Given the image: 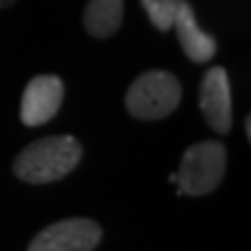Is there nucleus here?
<instances>
[{"mask_svg":"<svg viewBox=\"0 0 251 251\" xmlns=\"http://www.w3.org/2000/svg\"><path fill=\"white\" fill-rule=\"evenodd\" d=\"M84 149L72 135H49L24 147L12 170L26 184H51L63 179L79 165Z\"/></svg>","mask_w":251,"mask_h":251,"instance_id":"nucleus-1","label":"nucleus"},{"mask_svg":"<svg viewBox=\"0 0 251 251\" xmlns=\"http://www.w3.org/2000/svg\"><path fill=\"white\" fill-rule=\"evenodd\" d=\"M181 102V84L170 70H147L126 91V109L140 121L170 117Z\"/></svg>","mask_w":251,"mask_h":251,"instance_id":"nucleus-2","label":"nucleus"},{"mask_svg":"<svg viewBox=\"0 0 251 251\" xmlns=\"http://www.w3.org/2000/svg\"><path fill=\"white\" fill-rule=\"evenodd\" d=\"M226 147L219 140H202L191 144L179 163L177 186L186 196H207L212 193L226 175Z\"/></svg>","mask_w":251,"mask_h":251,"instance_id":"nucleus-3","label":"nucleus"},{"mask_svg":"<svg viewBox=\"0 0 251 251\" xmlns=\"http://www.w3.org/2000/svg\"><path fill=\"white\" fill-rule=\"evenodd\" d=\"M102 240V228L93 219H61L42 228L26 251H93Z\"/></svg>","mask_w":251,"mask_h":251,"instance_id":"nucleus-4","label":"nucleus"},{"mask_svg":"<svg viewBox=\"0 0 251 251\" xmlns=\"http://www.w3.org/2000/svg\"><path fill=\"white\" fill-rule=\"evenodd\" d=\"M63 93H65V86L61 77L56 75L33 77L24 89V98H21V112H19L21 124L28 128L49 124L61 109Z\"/></svg>","mask_w":251,"mask_h":251,"instance_id":"nucleus-5","label":"nucleus"},{"mask_svg":"<svg viewBox=\"0 0 251 251\" xmlns=\"http://www.w3.org/2000/svg\"><path fill=\"white\" fill-rule=\"evenodd\" d=\"M200 112L214 133H230V128H233L230 81H228V72L219 65L205 70L202 79H200Z\"/></svg>","mask_w":251,"mask_h":251,"instance_id":"nucleus-6","label":"nucleus"},{"mask_svg":"<svg viewBox=\"0 0 251 251\" xmlns=\"http://www.w3.org/2000/svg\"><path fill=\"white\" fill-rule=\"evenodd\" d=\"M172 28H175V33H177V40H179V45H181V49H184V54H186L188 61L207 63L216 56L219 42H216L214 35L205 33L202 28L198 26L193 7L188 5V0L181 5L179 12H177Z\"/></svg>","mask_w":251,"mask_h":251,"instance_id":"nucleus-7","label":"nucleus"},{"mask_svg":"<svg viewBox=\"0 0 251 251\" xmlns=\"http://www.w3.org/2000/svg\"><path fill=\"white\" fill-rule=\"evenodd\" d=\"M81 21L91 37L107 40L124 24V0H89Z\"/></svg>","mask_w":251,"mask_h":251,"instance_id":"nucleus-8","label":"nucleus"},{"mask_svg":"<svg viewBox=\"0 0 251 251\" xmlns=\"http://www.w3.org/2000/svg\"><path fill=\"white\" fill-rule=\"evenodd\" d=\"M186 0H142V7L156 30L168 33L175 24V17Z\"/></svg>","mask_w":251,"mask_h":251,"instance_id":"nucleus-9","label":"nucleus"},{"mask_svg":"<svg viewBox=\"0 0 251 251\" xmlns=\"http://www.w3.org/2000/svg\"><path fill=\"white\" fill-rule=\"evenodd\" d=\"M244 135H247V140H251V117L249 114L244 117Z\"/></svg>","mask_w":251,"mask_h":251,"instance_id":"nucleus-10","label":"nucleus"},{"mask_svg":"<svg viewBox=\"0 0 251 251\" xmlns=\"http://www.w3.org/2000/svg\"><path fill=\"white\" fill-rule=\"evenodd\" d=\"M17 0H0V9H7V7H12Z\"/></svg>","mask_w":251,"mask_h":251,"instance_id":"nucleus-11","label":"nucleus"}]
</instances>
